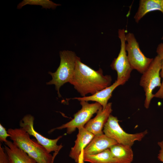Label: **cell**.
<instances>
[{"mask_svg":"<svg viewBox=\"0 0 163 163\" xmlns=\"http://www.w3.org/2000/svg\"><path fill=\"white\" fill-rule=\"evenodd\" d=\"M126 30L119 29L118 30V36L120 42V49L117 57L113 60L110 66L113 70H115L117 74V80H121L125 84L130 77L133 70L129 62L126 49Z\"/></svg>","mask_w":163,"mask_h":163,"instance_id":"obj_8","label":"cell"},{"mask_svg":"<svg viewBox=\"0 0 163 163\" xmlns=\"http://www.w3.org/2000/svg\"><path fill=\"white\" fill-rule=\"evenodd\" d=\"M27 5H39L41 6L43 8H51L53 9H55L57 6L61 5L49 0H24L18 5L17 8L21 9Z\"/></svg>","mask_w":163,"mask_h":163,"instance_id":"obj_18","label":"cell"},{"mask_svg":"<svg viewBox=\"0 0 163 163\" xmlns=\"http://www.w3.org/2000/svg\"><path fill=\"white\" fill-rule=\"evenodd\" d=\"M111 77L104 75L102 69L95 71L83 63L78 57L72 78L70 83L82 97L94 94L111 85Z\"/></svg>","mask_w":163,"mask_h":163,"instance_id":"obj_1","label":"cell"},{"mask_svg":"<svg viewBox=\"0 0 163 163\" xmlns=\"http://www.w3.org/2000/svg\"><path fill=\"white\" fill-rule=\"evenodd\" d=\"M158 145L160 147V149L158 155V158L159 160L163 162V140L161 141L158 142Z\"/></svg>","mask_w":163,"mask_h":163,"instance_id":"obj_22","label":"cell"},{"mask_svg":"<svg viewBox=\"0 0 163 163\" xmlns=\"http://www.w3.org/2000/svg\"><path fill=\"white\" fill-rule=\"evenodd\" d=\"M111 103H109L105 108L101 107L97 113L96 116L90 119L85 125L84 128L94 136L103 134V128L112 111Z\"/></svg>","mask_w":163,"mask_h":163,"instance_id":"obj_11","label":"cell"},{"mask_svg":"<svg viewBox=\"0 0 163 163\" xmlns=\"http://www.w3.org/2000/svg\"><path fill=\"white\" fill-rule=\"evenodd\" d=\"M60 61L59 65L54 72H49L52 79L46 83L47 85H54L59 97L60 87L67 82H70L75 71L78 56L72 51L63 50L59 52Z\"/></svg>","mask_w":163,"mask_h":163,"instance_id":"obj_3","label":"cell"},{"mask_svg":"<svg viewBox=\"0 0 163 163\" xmlns=\"http://www.w3.org/2000/svg\"><path fill=\"white\" fill-rule=\"evenodd\" d=\"M158 11L163 14V0H140L139 7L134 18L138 23L148 13Z\"/></svg>","mask_w":163,"mask_h":163,"instance_id":"obj_15","label":"cell"},{"mask_svg":"<svg viewBox=\"0 0 163 163\" xmlns=\"http://www.w3.org/2000/svg\"><path fill=\"white\" fill-rule=\"evenodd\" d=\"M117 117L110 114L105 124L103 130L108 137L116 141L118 143L131 146L136 141H140L147 133V130L131 134L124 131L119 123Z\"/></svg>","mask_w":163,"mask_h":163,"instance_id":"obj_5","label":"cell"},{"mask_svg":"<svg viewBox=\"0 0 163 163\" xmlns=\"http://www.w3.org/2000/svg\"><path fill=\"white\" fill-rule=\"evenodd\" d=\"M84 160L90 163H116L109 148L95 155L85 156Z\"/></svg>","mask_w":163,"mask_h":163,"instance_id":"obj_17","label":"cell"},{"mask_svg":"<svg viewBox=\"0 0 163 163\" xmlns=\"http://www.w3.org/2000/svg\"><path fill=\"white\" fill-rule=\"evenodd\" d=\"M7 131L13 144L37 163H53L59 151L55 152L52 155L35 139H31L30 135L21 127L9 128Z\"/></svg>","mask_w":163,"mask_h":163,"instance_id":"obj_2","label":"cell"},{"mask_svg":"<svg viewBox=\"0 0 163 163\" xmlns=\"http://www.w3.org/2000/svg\"><path fill=\"white\" fill-rule=\"evenodd\" d=\"M10 137V135L8 133L5 128L3 126L2 124H0V141L1 142H7L8 140L7 138Z\"/></svg>","mask_w":163,"mask_h":163,"instance_id":"obj_20","label":"cell"},{"mask_svg":"<svg viewBox=\"0 0 163 163\" xmlns=\"http://www.w3.org/2000/svg\"><path fill=\"white\" fill-rule=\"evenodd\" d=\"M161 61L157 55L154 58L146 70L142 74L139 85L145 92V96L144 106L148 109L151 101L154 97L153 91L156 87H160L161 85L160 72Z\"/></svg>","mask_w":163,"mask_h":163,"instance_id":"obj_4","label":"cell"},{"mask_svg":"<svg viewBox=\"0 0 163 163\" xmlns=\"http://www.w3.org/2000/svg\"><path fill=\"white\" fill-rule=\"evenodd\" d=\"M161 39L162 40L163 39V36L161 38Z\"/></svg>","mask_w":163,"mask_h":163,"instance_id":"obj_23","label":"cell"},{"mask_svg":"<svg viewBox=\"0 0 163 163\" xmlns=\"http://www.w3.org/2000/svg\"><path fill=\"white\" fill-rule=\"evenodd\" d=\"M34 117L30 114L24 116L20 120L19 125L30 136L34 137L38 142L43 146L49 153L52 152L59 151L62 147V144H57V142L62 136H60L54 139H51L43 136L34 129Z\"/></svg>","mask_w":163,"mask_h":163,"instance_id":"obj_9","label":"cell"},{"mask_svg":"<svg viewBox=\"0 0 163 163\" xmlns=\"http://www.w3.org/2000/svg\"><path fill=\"white\" fill-rule=\"evenodd\" d=\"M5 144L4 149L8 157V163H37L12 142L8 141Z\"/></svg>","mask_w":163,"mask_h":163,"instance_id":"obj_14","label":"cell"},{"mask_svg":"<svg viewBox=\"0 0 163 163\" xmlns=\"http://www.w3.org/2000/svg\"><path fill=\"white\" fill-rule=\"evenodd\" d=\"M156 53L160 58L161 61V68L160 72V75L162 78L161 85L159 89L155 94L154 97L163 99V43L159 44L156 49Z\"/></svg>","mask_w":163,"mask_h":163,"instance_id":"obj_19","label":"cell"},{"mask_svg":"<svg viewBox=\"0 0 163 163\" xmlns=\"http://www.w3.org/2000/svg\"><path fill=\"white\" fill-rule=\"evenodd\" d=\"M81 109L74 115V118L70 121L57 127L53 128L49 132L50 133L56 129H66L67 133L70 134L76 128L84 127L85 125L90 120L93 114L97 113L102 107L99 103L90 104L87 101H81Z\"/></svg>","mask_w":163,"mask_h":163,"instance_id":"obj_6","label":"cell"},{"mask_svg":"<svg viewBox=\"0 0 163 163\" xmlns=\"http://www.w3.org/2000/svg\"><path fill=\"white\" fill-rule=\"evenodd\" d=\"M8 159L7 155L4 149L0 144V163H8Z\"/></svg>","mask_w":163,"mask_h":163,"instance_id":"obj_21","label":"cell"},{"mask_svg":"<svg viewBox=\"0 0 163 163\" xmlns=\"http://www.w3.org/2000/svg\"><path fill=\"white\" fill-rule=\"evenodd\" d=\"M78 130L75 145L71 148L69 156L77 163H84L83 156V150L95 136L84 127L80 128Z\"/></svg>","mask_w":163,"mask_h":163,"instance_id":"obj_10","label":"cell"},{"mask_svg":"<svg viewBox=\"0 0 163 163\" xmlns=\"http://www.w3.org/2000/svg\"><path fill=\"white\" fill-rule=\"evenodd\" d=\"M116 163H131L133 154L131 146L117 143L109 148Z\"/></svg>","mask_w":163,"mask_h":163,"instance_id":"obj_16","label":"cell"},{"mask_svg":"<svg viewBox=\"0 0 163 163\" xmlns=\"http://www.w3.org/2000/svg\"><path fill=\"white\" fill-rule=\"evenodd\" d=\"M124 83L122 81L116 80L114 83L108 87L100 91L95 94L88 96L76 97L72 99H77L78 101H94L100 104L104 109L108 104L109 100L112 96V92L114 89Z\"/></svg>","mask_w":163,"mask_h":163,"instance_id":"obj_13","label":"cell"},{"mask_svg":"<svg viewBox=\"0 0 163 163\" xmlns=\"http://www.w3.org/2000/svg\"><path fill=\"white\" fill-rule=\"evenodd\" d=\"M126 38L127 42L126 49L130 66L133 69L142 74L148 68L153 58H148L142 53L133 33H128Z\"/></svg>","mask_w":163,"mask_h":163,"instance_id":"obj_7","label":"cell"},{"mask_svg":"<svg viewBox=\"0 0 163 163\" xmlns=\"http://www.w3.org/2000/svg\"><path fill=\"white\" fill-rule=\"evenodd\" d=\"M117 143L116 141L108 137L104 134L95 136L84 149L83 158L85 156L95 155L101 152Z\"/></svg>","mask_w":163,"mask_h":163,"instance_id":"obj_12","label":"cell"}]
</instances>
